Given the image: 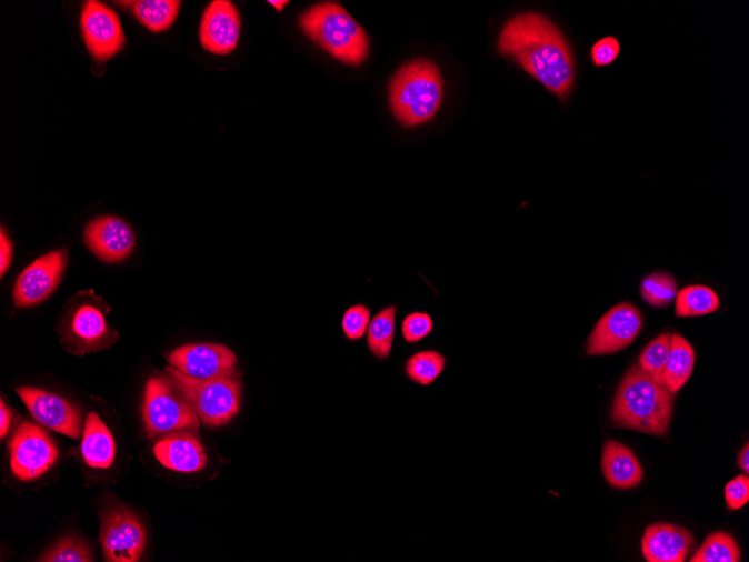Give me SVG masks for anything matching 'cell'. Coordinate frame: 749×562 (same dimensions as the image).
<instances>
[{
	"label": "cell",
	"instance_id": "cell-1",
	"mask_svg": "<svg viewBox=\"0 0 749 562\" xmlns=\"http://www.w3.org/2000/svg\"><path fill=\"white\" fill-rule=\"evenodd\" d=\"M499 53L513 58L530 76L566 101L575 82L570 47L560 30L538 13L517 16L499 34Z\"/></svg>",
	"mask_w": 749,
	"mask_h": 562
},
{
	"label": "cell",
	"instance_id": "cell-2",
	"mask_svg": "<svg viewBox=\"0 0 749 562\" xmlns=\"http://www.w3.org/2000/svg\"><path fill=\"white\" fill-rule=\"evenodd\" d=\"M673 394L639 365L623 377L611 409L618 428L665 435L673 413Z\"/></svg>",
	"mask_w": 749,
	"mask_h": 562
},
{
	"label": "cell",
	"instance_id": "cell-3",
	"mask_svg": "<svg viewBox=\"0 0 749 562\" xmlns=\"http://www.w3.org/2000/svg\"><path fill=\"white\" fill-rule=\"evenodd\" d=\"M442 100L438 66L427 59L406 63L390 83V103L397 120L407 128L430 122Z\"/></svg>",
	"mask_w": 749,
	"mask_h": 562
},
{
	"label": "cell",
	"instance_id": "cell-4",
	"mask_svg": "<svg viewBox=\"0 0 749 562\" xmlns=\"http://www.w3.org/2000/svg\"><path fill=\"white\" fill-rule=\"evenodd\" d=\"M303 33L334 59L353 67L362 66L369 54V39L362 28L339 4L319 3L302 12Z\"/></svg>",
	"mask_w": 749,
	"mask_h": 562
},
{
	"label": "cell",
	"instance_id": "cell-5",
	"mask_svg": "<svg viewBox=\"0 0 749 562\" xmlns=\"http://www.w3.org/2000/svg\"><path fill=\"white\" fill-rule=\"evenodd\" d=\"M109 309L92 290L69 299L58 328L62 347L74 355H86L113 345L119 337L107 321Z\"/></svg>",
	"mask_w": 749,
	"mask_h": 562
},
{
	"label": "cell",
	"instance_id": "cell-6",
	"mask_svg": "<svg viewBox=\"0 0 749 562\" xmlns=\"http://www.w3.org/2000/svg\"><path fill=\"white\" fill-rule=\"evenodd\" d=\"M164 373L182 393L199 420L207 426H221L238 413L241 390L240 378L198 380L187 377L171 367L166 368Z\"/></svg>",
	"mask_w": 749,
	"mask_h": 562
},
{
	"label": "cell",
	"instance_id": "cell-7",
	"mask_svg": "<svg viewBox=\"0 0 749 562\" xmlns=\"http://www.w3.org/2000/svg\"><path fill=\"white\" fill-rule=\"evenodd\" d=\"M142 412L150 438L200 428L198 415L166 373L148 381Z\"/></svg>",
	"mask_w": 749,
	"mask_h": 562
},
{
	"label": "cell",
	"instance_id": "cell-8",
	"mask_svg": "<svg viewBox=\"0 0 749 562\" xmlns=\"http://www.w3.org/2000/svg\"><path fill=\"white\" fill-rule=\"evenodd\" d=\"M148 541L146 526L132 510L122 506L101 514L100 542L108 562H138Z\"/></svg>",
	"mask_w": 749,
	"mask_h": 562
},
{
	"label": "cell",
	"instance_id": "cell-9",
	"mask_svg": "<svg viewBox=\"0 0 749 562\" xmlns=\"http://www.w3.org/2000/svg\"><path fill=\"white\" fill-rule=\"evenodd\" d=\"M10 451L12 471L23 482L38 480L59 460L58 448L49 433L29 421L16 428Z\"/></svg>",
	"mask_w": 749,
	"mask_h": 562
},
{
	"label": "cell",
	"instance_id": "cell-10",
	"mask_svg": "<svg viewBox=\"0 0 749 562\" xmlns=\"http://www.w3.org/2000/svg\"><path fill=\"white\" fill-rule=\"evenodd\" d=\"M80 29L86 48L97 62L109 61L127 47L119 17L97 0L83 4Z\"/></svg>",
	"mask_w": 749,
	"mask_h": 562
},
{
	"label": "cell",
	"instance_id": "cell-11",
	"mask_svg": "<svg viewBox=\"0 0 749 562\" xmlns=\"http://www.w3.org/2000/svg\"><path fill=\"white\" fill-rule=\"evenodd\" d=\"M641 312L632 303L623 302L610 309L589 335L588 355H607L629 348L642 329Z\"/></svg>",
	"mask_w": 749,
	"mask_h": 562
},
{
	"label": "cell",
	"instance_id": "cell-12",
	"mask_svg": "<svg viewBox=\"0 0 749 562\" xmlns=\"http://www.w3.org/2000/svg\"><path fill=\"white\" fill-rule=\"evenodd\" d=\"M168 362L180 373L198 379L240 378L234 353L221 344H190L174 350Z\"/></svg>",
	"mask_w": 749,
	"mask_h": 562
},
{
	"label": "cell",
	"instance_id": "cell-13",
	"mask_svg": "<svg viewBox=\"0 0 749 562\" xmlns=\"http://www.w3.org/2000/svg\"><path fill=\"white\" fill-rule=\"evenodd\" d=\"M68 260V251L59 250L39 258L29 265L14 285L16 305L30 308L46 301L60 285Z\"/></svg>",
	"mask_w": 749,
	"mask_h": 562
},
{
	"label": "cell",
	"instance_id": "cell-14",
	"mask_svg": "<svg viewBox=\"0 0 749 562\" xmlns=\"http://www.w3.org/2000/svg\"><path fill=\"white\" fill-rule=\"evenodd\" d=\"M83 241L99 260L109 264L129 259L137 244L130 224L114 215L92 219L86 227Z\"/></svg>",
	"mask_w": 749,
	"mask_h": 562
},
{
	"label": "cell",
	"instance_id": "cell-15",
	"mask_svg": "<svg viewBox=\"0 0 749 562\" xmlns=\"http://www.w3.org/2000/svg\"><path fill=\"white\" fill-rule=\"evenodd\" d=\"M32 415L44 426L79 439L83 434V419L80 410L62 397L34 388L17 390Z\"/></svg>",
	"mask_w": 749,
	"mask_h": 562
},
{
	"label": "cell",
	"instance_id": "cell-16",
	"mask_svg": "<svg viewBox=\"0 0 749 562\" xmlns=\"http://www.w3.org/2000/svg\"><path fill=\"white\" fill-rule=\"evenodd\" d=\"M241 20L237 8L228 0H214L204 10L200 24L202 48L216 56H228L237 48Z\"/></svg>",
	"mask_w": 749,
	"mask_h": 562
},
{
	"label": "cell",
	"instance_id": "cell-17",
	"mask_svg": "<svg viewBox=\"0 0 749 562\" xmlns=\"http://www.w3.org/2000/svg\"><path fill=\"white\" fill-rule=\"evenodd\" d=\"M693 546L692 533L671 523L651 524L642 540V552L649 562H683Z\"/></svg>",
	"mask_w": 749,
	"mask_h": 562
},
{
	"label": "cell",
	"instance_id": "cell-18",
	"mask_svg": "<svg viewBox=\"0 0 749 562\" xmlns=\"http://www.w3.org/2000/svg\"><path fill=\"white\" fill-rule=\"evenodd\" d=\"M154 455L164 468L179 473L201 472L209 463L202 443L188 432L162 438L154 446Z\"/></svg>",
	"mask_w": 749,
	"mask_h": 562
},
{
	"label": "cell",
	"instance_id": "cell-19",
	"mask_svg": "<svg viewBox=\"0 0 749 562\" xmlns=\"http://www.w3.org/2000/svg\"><path fill=\"white\" fill-rule=\"evenodd\" d=\"M601 469L606 481L618 490L635 489L645 478L643 469L631 449L613 440L603 445Z\"/></svg>",
	"mask_w": 749,
	"mask_h": 562
},
{
	"label": "cell",
	"instance_id": "cell-20",
	"mask_svg": "<svg viewBox=\"0 0 749 562\" xmlns=\"http://www.w3.org/2000/svg\"><path fill=\"white\" fill-rule=\"evenodd\" d=\"M81 453L92 469L107 470L116 459V444L108 426L94 412L88 414L83 428Z\"/></svg>",
	"mask_w": 749,
	"mask_h": 562
},
{
	"label": "cell",
	"instance_id": "cell-21",
	"mask_svg": "<svg viewBox=\"0 0 749 562\" xmlns=\"http://www.w3.org/2000/svg\"><path fill=\"white\" fill-rule=\"evenodd\" d=\"M130 8L139 22L153 33L168 31L179 17L181 2L178 0H137L123 2Z\"/></svg>",
	"mask_w": 749,
	"mask_h": 562
},
{
	"label": "cell",
	"instance_id": "cell-22",
	"mask_svg": "<svg viewBox=\"0 0 749 562\" xmlns=\"http://www.w3.org/2000/svg\"><path fill=\"white\" fill-rule=\"evenodd\" d=\"M695 361L696 354L690 343L681 334L673 333L670 358L662 374V385L672 394L679 392L689 381Z\"/></svg>",
	"mask_w": 749,
	"mask_h": 562
},
{
	"label": "cell",
	"instance_id": "cell-23",
	"mask_svg": "<svg viewBox=\"0 0 749 562\" xmlns=\"http://www.w3.org/2000/svg\"><path fill=\"white\" fill-rule=\"evenodd\" d=\"M398 309L390 305L371 318L367 330V347L373 358L386 361L390 358L396 340Z\"/></svg>",
	"mask_w": 749,
	"mask_h": 562
},
{
	"label": "cell",
	"instance_id": "cell-24",
	"mask_svg": "<svg viewBox=\"0 0 749 562\" xmlns=\"http://www.w3.org/2000/svg\"><path fill=\"white\" fill-rule=\"evenodd\" d=\"M447 358L438 351H421L412 355L406 363V374L416 384L430 387L445 372Z\"/></svg>",
	"mask_w": 749,
	"mask_h": 562
},
{
	"label": "cell",
	"instance_id": "cell-25",
	"mask_svg": "<svg viewBox=\"0 0 749 562\" xmlns=\"http://www.w3.org/2000/svg\"><path fill=\"white\" fill-rule=\"evenodd\" d=\"M719 298L711 289L692 285L677 293L676 315L698 317L712 313L719 309Z\"/></svg>",
	"mask_w": 749,
	"mask_h": 562
},
{
	"label": "cell",
	"instance_id": "cell-26",
	"mask_svg": "<svg viewBox=\"0 0 749 562\" xmlns=\"http://www.w3.org/2000/svg\"><path fill=\"white\" fill-rule=\"evenodd\" d=\"M691 562H739L740 549L729 533L713 532L706 538Z\"/></svg>",
	"mask_w": 749,
	"mask_h": 562
},
{
	"label": "cell",
	"instance_id": "cell-27",
	"mask_svg": "<svg viewBox=\"0 0 749 562\" xmlns=\"http://www.w3.org/2000/svg\"><path fill=\"white\" fill-rule=\"evenodd\" d=\"M671 339V333H661L648 345L640 358L639 367L660 384H662V374L670 358Z\"/></svg>",
	"mask_w": 749,
	"mask_h": 562
},
{
	"label": "cell",
	"instance_id": "cell-28",
	"mask_svg": "<svg viewBox=\"0 0 749 562\" xmlns=\"http://www.w3.org/2000/svg\"><path fill=\"white\" fill-rule=\"evenodd\" d=\"M43 562H91L93 555L86 541L77 535H68L39 556Z\"/></svg>",
	"mask_w": 749,
	"mask_h": 562
},
{
	"label": "cell",
	"instance_id": "cell-29",
	"mask_svg": "<svg viewBox=\"0 0 749 562\" xmlns=\"http://www.w3.org/2000/svg\"><path fill=\"white\" fill-rule=\"evenodd\" d=\"M675 278L666 272H656L647 277L641 285L643 299L656 308L666 307L677 297Z\"/></svg>",
	"mask_w": 749,
	"mask_h": 562
},
{
	"label": "cell",
	"instance_id": "cell-30",
	"mask_svg": "<svg viewBox=\"0 0 749 562\" xmlns=\"http://www.w3.org/2000/svg\"><path fill=\"white\" fill-rule=\"evenodd\" d=\"M371 320L370 309L364 304H354L346 310L341 327L346 339L356 342L367 333Z\"/></svg>",
	"mask_w": 749,
	"mask_h": 562
},
{
	"label": "cell",
	"instance_id": "cell-31",
	"mask_svg": "<svg viewBox=\"0 0 749 562\" xmlns=\"http://www.w3.org/2000/svg\"><path fill=\"white\" fill-rule=\"evenodd\" d=\"M435 329V321L428 312L416 311L402 322V335L408 344H418L427 339Z\"/></svg>",
	"mask_w": 749,
	"mask_h": 562
},
{
	"label": "cell",
	"instance_id": "cell-32",
	"mask_svg": "<svg viewBox=\"0 0 749 562\" xmlns=\"http://www.w3.org/2000/svg\"><path fill=\"white\" fill-rule=\"evenodd\" d=\"M725 500L729 511H738L749 501V480L739 475L725 486Z\"/></svg>",
	"mask_w": 749,
	"mask_h": 562
},
{
	"label": "cell",
	"instance_id": "cell-33",
	"mask_svg": "<svg viewBox=\"0 0 749 562\" xmlns=\"http://www.w3.org/2000/svg\"><path fill=\"white\" fill-rule=\"evenodd\" d=\"M620 53V44L613 37H606L597 41L590 51L591 60L597 68L608 67L616 61Z\"/></svg>",
	"mask_w": 749,
	"mask_h": 562
},
{
	"label": "cell",
	"instance_id": "cell-34",
	"mask_svg": "<svg viewBox=\"0 0 749 562\" xmlns=\"http://www.w3.org/2000/svg\"><path fill=\"white\" fill-rule=\"evenodd\" d=\"M14 258V245L7 230L0 231V275L2 278L9 271Z\"/></svg>",
	"mask_w": 749,
	"mask_h": 562
},
{
	"label": "cell",
	"instance_id": "cell-35",
	"mask_svg": "<svg viewBox=\"0 0 749 562\" xmlns=\"http://www.w3.org/2000/svg\"><path fill=\"white\" fill-rule=\"evenodd\" d=\"M16 411L6 404L4 399L0 401V436L4 439L11 428Z\"/></svg>",
	"mask_w": 749,
	"mask_h": 562
},
{
	"label": "cell",
	"instance_id": "cell-36",
	"mask_svg": "<svg viewBox=\"0 0 749 562\" xmlns=\"http://www.w3.org/2000/svg\"><path fill=\"white\" fill-rule=\"evenodd\" d=\"M738 466L739 469L748 474L749 473V444L746 442L743 448L741 449V452L738 458Z\"/></svg>",
	"mask_w": 749,
	"mask_h": 562
},
{
	"label": "cell",
	"instance_id": "cell-37",
	"mask_svg": "<svg viewBox=\"0 0 749 562\" xmlns=\"http://www.w3.org/2000/svg\"><path fill=\"white\" fill-rule=\"evenodd\" d=\"M268 4L274 7L279 12H282L283 9L289 4V2H280V0H270Z\"/></svg>",
	"mask_w": 749,
	"mask_h": 562
}]
</instances>
